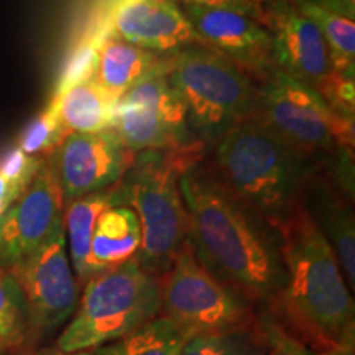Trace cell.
I'll list each match as a JSON object with an SVG mask.
<instances>
[{"instance_id":"1","label":"cell","mask_w":355,"mask_h":355,"mask_svg":"<svg viewBox=\"0 0 355 355\" xmlns=\"http://www.w3.org/2000/svg\"><path fill=\"white\" fill-rule=\"evenodd\" d=\"M178 183L198 260L255 308H270L286 283L277 229L230 198L199 162Z\"/></svg>"},{"instance_id":"2","label":"cell","mask_w":355,"mask_h":355,"mask_svg":"<svg viewBox=\"0 0 355 355\" xmlns=\"http://www.w3.org/2000/svg\"><path fill=\"white\" fill-rule=\"evenodd\" d=\"M286 283L272 319L318 354L354 352L355 304L334 252L303 202L277 225Z\"/></svg>"},{"instance_id":"3","label":"cell","mask_w":355,"mask_h":355,"mask_svg":"<svg viewBox=\"0 0 355 355\" xmlns=\"http://www.w3.org/2000/svg\"><path fill=\"white\" fill-rule=\"evenodd\" d=\"M209 176L230 198L272 227L301 202L318 173L309 158L268 130L254 115L239 122L216 141Z\"/></svg>"},{"instance_id":"4","label":"cell","mask_w":355,"mask_h":355,"mask_svg":"<svg viewBox=\"0 0 355 355\" xmlns=\"http://www.w3.org/2000/svg\"><path fill=\"white\" fill-rule=\"evenodd\" d=\"M204 146L137 155L133 166L121 180L123 202L140 222L141 247L137 257L141 268L159 277L188 241V214L181 198L180 175L199 162Z\"/></svg>"},{"instance_id":"5","label":"cell","mask_w":355,"mask_h":355,"mask_svg":"<svg viewBox=\"0 0 355 355\" xmlns=\"http://www.w3.org/2000/svg\"><path fill=\"white\" fill-rule=\"evenodd\" d=\"M168 81L184 107L191 139L217 140L254 114L257 81L220 53L193 44L168 56Z\"/></svg>"},{"instance_id":"6","label":"cell","mask_w":355,"mask_h":355,"mask_svg":"<svg viewBox=\"0 0 355 355\" xmlns=\"http://www.w3.org/2000/svg\"><path fill=\"white\" fill-rule=\"evenodd\" d=\"M58 337L60 352L96 350L159 316L158 278L130 260L87 279Z\"/></svg>"},{"instance_id":"7","label":"cell","mask_w":355,"mask_h":355,"mask_svg":"<svg viewBox=\"0 0 355 355\" xmlns=\"http://www.w3.org/2000/svg\"><path fill=\"white\" fill-rule=\"evenodd\" d=\"M255 119L306 157L354 150V119L332 107L318 91L273 68L257 81Z\"/></svg>"},{"instance_id":"8","label":"cell","mask_w":355,"mask_h":355,"mask_svg":"<svg viewBox=\"0 0 355 355\" xmlns=\"http://www.w3.org/2000/svg\"><path fill=\"white\" fill-rule=\"evenodd\" d=\"M159 314L170 319L186 339L254 322L255 306L220 282L198 260L189 241L158 277Z\"/></svg>"},{"instance_id":"9","label":"cell","mask_w":355,"mask_h":355,"mask_svg":"<svg viewBox=\"0 0 355 355\" xmlns=\"http://www.w3.org/2000/svg\"><path fill=\"white\" fill-rule=\"evenodd\" d=\"M261 25L272 37L275 68L314 89L345 117L354 119V86L337 76L318 26L293 0H268Z\"/></svg>"},{"instance_id":"10","label":"cell","mask_w":355,"mask_h":355,"mask_svg":"<svg viewBox=\"0 0 355 355\" xmlns=\"http://www.w3.org/2000/svg\"><path fill=\"white\" fill-rule=\"evenodd\" d=\"M170 61L141 79L115 104L114 130L133 153L191 146L184 107L168 81Z\"/></svg>"},{"instance_id":"11","label":"cell","mask_w":355,"mask_h":355,"mask_svg":"<svg viewBox=\"0 0 355 355\" xmlns=\"http://www.w3.org/2000/svg\"><path fill=\"white\" fill-rule=\"evenodd\" d=\"M7 272L24 296L30 329L46 334L69 321L76 311L81 286L71 266L64 229Z\"/></svg>"},{"instance_id":"12","label":"cell","mask_w":355,"mask_h":355,"mask_svg":"<svg viewBox=\"0 0 355 355\" xmlns=\"http://www.w3.org/2000/svg\"><path fill=\"white\" fill-rule=\"evenodd\" d=\"M137 155L122 144L114 128H109L96 133H69L46 159L66 206L117 184L133 166Z\"/></svg>"},{"instance_id":"13","label":"cell","mask_w":355,"mask_h":355,"mask_svg":"<svg viewBox=\"0 0 355 355\" xmlns=\"http://www.w3.org/2000/svg\"><path fill=\"white\" fill-rule=\"evenodd\" d=\"M63 211L60 186L44 158L32 183L0 214V270H10L63 230Z\"/></svg>"},{"instance_id":"14","label":"cell","mask_w":355,"mask_h":355,"mask_svg":"<svg viewBox=\"0 0 355 355\" xmlns=\"http://www.w3.org/2000/svg\"><path fill=\"white\" fill-rule=\"evenodd\" d=\"M204 46L220 53L255 81L275 68L272 37L260 21L243 13L180 3Z\"/></svg>"},{"instance_id":"15","label":"cell","mask_w":355,"mask_h":355,"mask_svg":"<svg viewBox=\"0 0 355 355\" xmlns=\"http://www.w3.org/2000/svg\"><path fill=\"white\" fill-rule=\"evenodd\" d=\"M109 35L162 56L201 44L176 0H121Z\"/></svg>"},{"instance_id":"16","label":"cell","mask_w":355,"mask_h":355,"mask_svg":"<svg viewBox=\"0 0 355 355\" xmlns=\"http://www.w3.org/2000/svg\"><path fill=\"white\" fill-rule=\"evenodd\" d=\"M316 227L326 237L334 252L345 282L354 291L355 286V222L349 198L327 178L318 173L311 178L301 198Z\"/></svg>"},{"instance_id":"17","label":"cell","mask_w":355,"mask_h":355,"mask_svg":"<svg viewBox=\"0 0 355 355\" xmlns=\"http://www.w3.org/2000/svg\"><path fill=\"white\" fill-rule=\"evenodd\" d=\"M166 63L168 56L146 51L109 35L96 53L92 78L109 101L117 104L135 84L162 69Z\"/></svg>"},{"instance_id":"18","label":"cell","mask_w":355,"mask_h":355,"mask_svg":"<svg viewBox=\"0 0 355 355\" xmlns=\"http://www.w3.org/2000/svg\"><path fill=\"white\" fill-rule=\"evenodd\" d=\"M141 247L140 222L127 204L104 209L97 217L89 247V279L130 260H137Z\"/></svg>"},{"instance_id":"19","label":"cell","mask_w":355,"mask_h":355,"mask_svg":"<svg viewBox=\"0 0 355 355\" xmlns=\"http://www.w3.org/2000/svg\"><path fill=\"white\" fill-rule=\"evenodd\" d=\"M117 204H125L121 181L112 188L74 199L64 206L63 225L66 247H68L71 266L81 288L89 279V247H91V235L97 217L104 209Z\"/></svg>"},{"instance_id":"20","label":"cell","mask_w":355,"mask_h":355,"mask_svg":"<svg viewBox=\"0 0 355 355\" xmlns=\"http://www.w3.org/2000/svg\"><path fill=\"white\" fill-rule=\"evenodd\" d=\"M51 105L69 133H96L114 127L115 104L92 76L56 94Z\"/></svg>"},{"instance_id":"21","label":"cell","mask_w":355,"mask_h":355,"mask_svg":"<svg viewBox=\"0 0 355 355\" xmlns=\"http://www.w3.org/2000/svg\"><path fill=\"white\" fill-rule=\"evenodd\" d=\"M298 10L321 32L337 76L355 84V21L314 6L309 0H293Z\"/></svg>"},{"instance_id":"22","label":"cell","mask_w":355,"mask_h":355,"mask_svg":"<svg viewBox=\"0 0 355 355\" xmlns=\"http://www.w3.org/2000/svg\"><path fill=\"white\" fill-rule=\"evenodd\" d=\"M268 349V334L263 319L245 326L189 337L180 355H263Z\"/></svg>"},{"instance_id":"23","label":"cell","mask_w":355,"mask_h":355,"mask_svg":"<svg viewBox=\"0 0 355 355\" xmlns=\"http://www.w3.org/2000/svg\"><path fill=\"white\" fill-rule=\"evenodd\" d=\"M186 336L159 314L130 334L102 345L94 355H180Z\"/></svg>"},{"instance_id":"24","label":"cell","mask_w":355,"mask_h":355,"mask_svg":"<svg viewBox=\"0 0 355 355\" xmlns=\"http://www.w3.org/2000/svg\"><path fill=\"white\" fill-rule=\"evenodd\" d=\"M28 314L17 282L0 270V344L6 349L20 347L28 336Z\"/></svg>"},{"instance_id":"25","label":"cell","mask_w":355,"mask_h":355,"mask_svg":"<svg viewBox=\"0 0 355 355\" xmlns=\"http://www.w3.org/2000/svg\"><path fill=\"white\" fill-rule=\"evenodd\" d=\"M44 158L28 157L17 146L0 163V214H3L17 198L32 183Z\"/></svg>"},{"instance_id":"26","label":"cell","mask_w":355,"mask_h":355,"mask_svg":"<svg viewBox=\"0 0 355 355\" xmlns=\"http://www.w3.org/2000/svg\"><path fill=\"white\" fill-rule=\"evenodd\" d=\"M66 135H69V132L61 125L55 107L50 104L21 133L19 148L28 157L46 158Z\"/></svg>"},{"instance_id":"27","label":"cell","mask_w":355,"mask_h":355,"mask_svg":"<svg viewBox=\"0 0 355 355\" xmlns=\"http://www.w3.org/2000/svg\"><path fill=\"white\" fill-rule=\"evenodd\" d=\"M266 334H268V349L263 355H354V352L343 354H318L308 345L300 343L298 339L283 331L272 318L265 319Z\"/></svg>"},{"instance_id":"28","label":"cell","mask_w":355,"mask_h":355,"mask_svg":"<svg viewBox=\"0 0 355 355\" xmlns=\"http://www.w3.org/2000/svg\"><path fill=\"white\" fill-rule=\"evenodd\" d=\"M176 2L188 3V6L222 8V10L239 12L250 17V19H255L261 24L265 13V6L268 0H176Z\"/></svg>"},{"instance_id":"29","label":"cell","mask_w":355,"mask_h":355,"mask_svg":"<svg viewBox=\"0 0 355 355\" xmlns=\"http://www.w3.org/2000/svg\"><path fill=\"white\" fill-rule=\"evenodd\" d=\"M309 2L344 19L355 20V0H309Z\"/></svg>"},{"instance_id":"30","label":"cell","mask_w":355,"mask_h":355,"mask_svg":"<svg viewBox=\"0 0 355 355\" xmlns=\"http://www.w3.org/2000/svg\"><path fill=\"white\" fill-rule=\"evenodd\" d=\"M56 355H94V350H78V352H60L58 350Z\"/></svg>"},{"instance_id":"31","label":"cell","mask_w":355,"mask_h":355,"mask_svg":"<svg viewBox=\"0 0 355 355\" xmlns=\"http://www.w3.org/2000/svg\"><path fill=\"white\" fill-rule=\"evenodd\" d=\"M3 349H6V347H3V345H2V344H0V355H2V354H3Z\"/></svg>"}]
</instances>
